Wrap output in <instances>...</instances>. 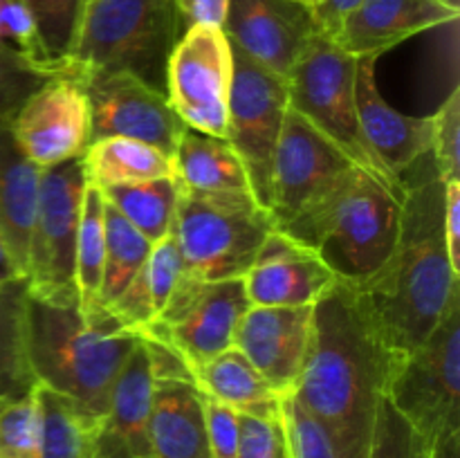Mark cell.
Listing matches in <instances>:
<instances>
[{"label":"cell","instance_id":"obj_1","mask_svg":"<svg viewBox=\"0 0 460 458\" xmlns=\"http://www.w3.org/2000/svg\"><path fill=\"white\" fill-rule=\"evenodd\" d=\"M418 160L402 175L400 233L386 263L362 286L350 287L368 326L395 355H407L434 332L460 295L443 233L445 182L434 160Z\"/></svg>","mask_w":460,"mask_h":458},{"label":"cell","instance_id":"obj_2","mask_svg":"<svg viewBox=\"0 0 460 458\" xmlns=\"http://www.w3.org/2000/svg\"><path fill=\"white\" fill-rule=\"evenodd\" d=\"M395 359L349 286L337 281L313 305L308 355L292 395L322 425L337 458L371 456L377 404Z\"/></svg>","mask_w":460,"mask_h":458},{"label":"cell","instance_id":"obj_3","mask_svg":"<svg viewBox=\"0 0 460 458\" xmlns=\"http://www.w3.org/2000/svg\"><path fill=\"white\" fill-rule=\"evenodd\" d=\"M27 359L36 384L70 398L102 420L112 386L139 335L108 308L85 313L76 304H48L27 295Z\"/></svg>","mask_w":460,"mask_h":458},{"label":"cell","instance_id":"obj_4","mask_svg":"<svg viewBox=\"0 0 460 458\" xmlns=\"http://www.w3.org/2000/svg\"><path fill=\"white\" fill-rule=\"evenodd\" d=\"M402 198L376 175L355 166L326 200L281 232L317 251L337 281L358 287L394 251Z\"/></svg>","mask_w":460,"mask_h":458},{"label":"cell","instance_id":"obj_5","mask_svg":"<svg viewBox=\"0 0 460 458\" xmlns=\"http://www.w3.org/2000/svg\"><path fill=\"white\" fill-rule=\"evenodd\" d=\"M180 22L178 0H88L67 63L79 70L128 72L164 92Z\"/></svg>","mask_w":460,"mask_h":458},{"label":"cell","instance_id":"obj_6","mask_svg":"<svg viewBox=\"0 0 460 458\" xmlns=\"http://www.w3.org/2000/svg\"><path fill=\"white\" fill-rule=\"evenodd\" d=\"M272 229V216L250 193H207L178 182L171 233L184 277L202 283L243 278Z\"/></svg>","mask_w":460,"mask_h":458},{"label":"cell","instance_id":"obj_7","mask_svg":"<svg viewBox=\"0 0 460 458\" xmlns=\"http://www.w3.org/2000/svg\"><path fill=\"white\" fill-rule=\"evenodd\" d=\"M355 72L358 58L344 52L331 36L314 31L286 79L288 103L358 169L404 196L402 182L377 160L364 139L355 101Z\"/></svg>","mask_w":460,"mask_h":458},{"label":"cell","instance_id":"obj_8","mask_svg":"<svg viewBox=\"0 0 460 458\" xmlns=\"http://www.w3.org/2000/svg\"><path fill=\"white\" fill-rule=\"evenodd\" d=\"M385 395L429 449L460 431V295L425 344L398 355Z\"/></svg>","mask_w":460,"mask_h":458},{"label":"cell","instance_id":"obj_9","mask_svg":"<svg viewBox=\"0 0 460 458\" xmlns=\"http://www.w3.org/2000/svg\"><path fill=\"white\" fill-rule=\"evenodd\" d=\"M88 184L81 157L43 169L39 207L27 245V295L48 304H76L75 250L81 198Z\"/></svg>","mask_w":460,"mask_h":458},{"label":"cell","instance_id":"obj_10","mask_svg":"<svg viewBox=\"0 0 460 458\" xmlns=\"http://www.w3.org/2000/svg\"><path fill=\"white\" fill-rule=\"evenodd\" d=\"M247 308L250 299L243 278L202 283L182 272L166 308L139 337L173 350L193 375L198 366L232 348L234 332Z\"/></svg>","mask_w":460,"mask_h":458},{"label":"cell","instance_id":"obj_11","mask_svg":"<svg viewBox=\"0 0 460 458\" xmlns=\"http://www.w3.org/2000/svg\"><path fill=\"white\" fill-rule=\"evenodd\" d=\"M234 49L223 27L189 25L166 63L164 94L187 128L227 139Z\"/></svg>","mask_w":460,"mask_h":458},{"label":"cell","instance_id":"obj_12","mask_svg":"<svg viewBox=\"0 0 460 458\" xmlns=\"http://www.w3.org/2000/svg\"><path fill=\"white\" fill-rule=\"evenodd\" d=\"M353 169L335 144L288 106L270 171L268 211L274 227H288L314 209Z\"/></svg>","mask_w":460,"mask_h":458},{"label":"cell","instance_id":"obj_13","mask_svg":"<svg viewBox=\"0 0 460 458\" xmlns=\"http://www.w3.org/2000/svg\"><path fill=\"white\" fill-rule=\"evenodd\" d=\"M227 142L241 157L252 193L263 209L270 202V171L288 112V81L234 48ZM270 214V211H268Z\"/></svg>","mask_w":460,"mask_h":458},{"label":"cell","instance_id":"obj_14","mask_svg":"<svg viewBox=\"0 0 460 458\" xmlns=\"http://www.w3.org/2000/svg\"><path fill=\"white\" fill-rule=\"evenodd\" d=\"M12 135L18 148L40 169L84 155L93 139V119L88 92L72 63L22 103Z\"/></svg>","mask_w":460,"mask_h":458},{"label":"cell","instance_id":"obj_15","mask_svg":"<svg viewBox=\"0 0 460 458\" xmlns=\"http://www.w3.org/2000/svg\"><path fill=\"white\" fill-rule=\"evenodd\" d=\"M79 75L90 101V142L102 137L142 139L173 157L187 126L169 106L164 92L128 72L79 70Z\"/></svg>","mask_w":460,"mask_h":458},{"label":"cell","instance_id":"obj_16","mask_svg":"<svg viewBox=\"0 0 460 458\" xmlns=\"http://www.w3.org/2000/svg\"><path fill=\"white\" fill-rule=\"evenodd\" d=\"M313 335V305H250L234 332V348L279 395L295 393Z\"/></svg>","mask_w":460,"mask_h":458},{"label":"cell","instance_id":"obj_17","mask_svg":"<svg viewBox=\"0 0 460 458\" xmlns=\"http://www.w3.org/2000/svg\"><path fill=\"white\" fill-rule=\"evenodd\" d=\"M335 283V274L317 251L277 227L261 242L243 277L250 305L272 308L314 305Z\"/></svg>","mask_w":460,"mask_h":458},{"label":"cell","instance_id":"obj_18","mask_svg":"<svg viewBox=\"0 0 460 458\" xmlns=\"http://www.w3.org/2000/svg\"><path fill=\"white\" fill-rule=\"evenodd\" d=\"M223 30L234 48L288 79L317 27L310 9L292 0H229Z\"/></svg>","mask_w":460,"mask_h":458},{"label":"cell","instance_id":"obj_19","mask_svg":"<svg viewBox=\"0 0 460 458\" xmlns=\"http://www.w3.org/2000/svg\"><path fill=\"white\" fill-rule=\"evenodd\" d=\"M376 57H359L355 72V101L364 139L377 160L402 182V175L431 155V115L413 117L395 110L377 88Z\"/></svg>","mask_w":460,"mask_h":458},{"label":"cell","instance_id":"obj_20","mask_svg":"<svg viewBox=\"0 0 460 458\" xmlns=\"http://www.w3.org/2000/svg\"><path fill=\"white\" fill-rule=\"evenodd\" d=\"M458 13L454 0H362L335 43L355 58H380L407 39L456 22Z\"/></svg>","mask_w":460,"mask_h":458},{"label":"cell","instance_id":"obj_21","mask_svg":"<svg viewBox=\"0 0 460 458\" xmlns=\"http://www.w3.org/2000/svg\"><path fill=\"white\" fill-rule=\"evenodd\" d=\"M153 371L148 353L139 337L126 359L108 409L97 425L93 458H151L148 447V413L153 398Z\"/></svg>","mask_w":460,"mask_h":458},{"label":"cell","instance_id":"obj_22","mask_svg":"<svg viewBox=\"0 0 460 458\" xmlns=\"http://www.w3.org/2000/svg\"><path fill=\"white\" fill-rule=\"evenodd\" d=\"M148 447L151 458H211L205 402L193 377H153Z\"/></svg>","mask_w":460,"mask_h":458},{"label":"cell","instance_id":"obj_23","mask_svg":"<svg viewBox=\"0 0 460 458\" xmlns=\"http://www.w3.org/2000/svg\"><path fill=\"white\" fill-rule=\"evenodd\" d=\"M40 175L43 169L18 148L12 130H3L0 133V233L22 274L27 265L31 225L39 207Z\"/></svg>","mask_w":460,"mask_h":458},{"label":"cell","instance_id":"obj_24","mask_svg":"<svg viewBox=\"0 0 460 458\" xmlns=\"http://www.w3.org/2000/svg\"><path fill=\"white\" fill-rule=\"evenodd\" d=\"M198 389L243 416L277 418L283 413L279 395L238 348H227L193 371Z\"/></svg>","mask_w":460,"mask_h":458},{"label":"cell","instance_id":"obj_25","mask_svg":"<svg viewBox=\"0 0 460 458\" xmlns=\"http://www.w3.org/2000/svg\"><path fill=\"white\" fill-rule=\"evenodd\" d=\"M171 160H173L175 180L182 187L207 193L254 196L241 157L225 137L184 128Z\"/></svg>","mask_w":460,"mask_h":458},{"label":"cell","instance_id":"obj_26","mask_svg":"<svg viewBox=\"0 0 460 458\" xmlns=\"http://www.w3.org/2000/svg\"><path fill=\"white\" fill-rule=\"evenodd\" d=\"M180 278H182V259L173 233H169L162 241L153 242L142 269L135 274L128 287L108 310L121 326L139 335L160 317Z\"/></svg>","mask_w":460,"mask_h":458},{"label":"cell","instance_id":"obj_27","mask_svg":"<svg viewBox=\"0 0 460 458\" xmlns=\"http://www.w3.org/2000/svg\"><path fill=\"white\" fill-rule=\"evenodd\" d=\"M85 180L99 189L173 178V160L153 144L130 137H102L81 155Z\"/></svg>","mask_w":460,"mask_h":458},{"label":"cell","instance_id":"obj_28","mask_svg":"<svg viewBox=\"0 0 460 458\" xmlns=\"http://www.w3.org/2000/svg\"><path fill=\"white\" fill-rule=\"evenodd\" d=\"M39 458H93L99 420L85 416L70 398L36 384Z\"/></svg>","mask_w":460,"mask_h":458},{"label":"cell","instance_id":"obj_29","mask_svg":"<svg viewBox=\"0 0 460 458\" xmlns=\"http://www.w3.org/2000/svg\"><path fill=\"white\" fill-rule=\"evenodd\" d=\"M103 256H106V202L94 184H85L81 198L75 250V286L79 308L85 313L103 310Z\"/></svg>","mask_w":460,"mask_h":458},{"label":"cell","instance_id":"obj_30","mask_svg":"<svg viewBox=\"0 0 460 458\" xmlns=\"http://www.w3.org/2000/svg\"><path fill=\"white\" fill-rule=\"evenodd\" d=\"M99 191L108 205L115 207L151 242L162 241L171 233L175 200H178L175 175L173 178L146 180V182L117 184V187H106Z\"/></svg>","mask_w":460,"mask_h":458},{"label":"cell","instance_id":"obj_31","mask_svg":"<svg viewBox=\"0 0 460 458\" xmlns=\"http://www.w3.org/2000/svg\"><path fill=\"white\" fill-rule=\"evenodd\" d=\"M27 283L0 287V398L36 384L27 359Z\"/></svg>","mask_w":460,"mask_h":458},{"label":"cell","instance_id":"obj_32","mask_svg":"<svg viewBox=\"0 0 460 458\" xmlns=\"http://www.w3.org/2000/svg\"><path fill=\"white\" fill-rule=\"evenodd\" d=\"M106 202V200H103ZM153 242L106 202V256H103L102 305L111 308L148 259Z\"/></svg>","mask_w":460,"mask_h":458},{"label":"cell","instance_id":"obj_33","mask_svg":"<svg viewBox=\"0 0 460 458\" xmlns=\"http://www.w3.org/2000/svg\"><path fill=\"white\" fill-rule=\"evenodd\" d=\"M39 39L40 58L49 67H67L88 0H22Z\"/></svg>","mask_w":460,"mask_h":458},{"label":"cell","instance_id":"obj_34","mask_svg":"<svg viewBox=\"0 0 460 458\" xmlns=\"http://www.w3.org/2000/svg\"><path fill=\"white\" fill-rule=\"evenodd\" d=\"M57 72L61 70L36 63L27 54L0 43V133L12 130L22 103Z\"/></svg>","mask_w":460,"mask_h":458},{"label":"cell","instance_id":"obj_35","mask_svg":"<svg viewBox=\"0 0 460 458\" xmlns=\"http://www.w3.org/2000/svg\"><path fill=\"white\" fill-rule=\"evenodd\" d=\"M0 458H39L36 384L0 398Z\"/></svg>","mask_w":460,"mask_h":458},{"label":"cell","instance_id":"obj_36","mask_svg":"<svg viewBox=\"0 0 460 458\" xmlns=\"http://www.w3.org/2000/svg\"><path fill=\"white\" fill-rule=\"evenodd\" d=\"M368 458H427L425 440L411 422L382 395L377 404L376 429H373L371 456Z\"/></svg>","mask_w":460,"mask_h":458},{"label":"cell","instance_id":"obj_37","mask_svg":"<svg viewBox=\"0 0 460 458\" xmlns=\"http://www.w3.org/2000/svg\"><path fill=\"white\" fill-rule=\"evenodd\" d=\"M431 160L443 182L460 180V88L431 115Z\"/></svg>","mask_w":460,"mask_h":458},{"label":"cell","instance_id":"obj_38","mask_svg":"<svg viewBox=\"0 0 460 458\" xmlns=\"http://www.w3.org/2000/svg\"><path fill=\"white\" fill-rule=\"evenodd\" d=\"M236 458H292L286 418H256L241 413Z\"/></svg>","mask_w":460,"mask_h":458},{"label":"cell","instance_id":"obj_39","mask_svg":"<svg viewBox=\"0 0 460 458\" xmlns=\"http://www.w3.org/2000/svg\"><path fill=\"white\" fill-rule=\"evenodd\" d=\"M283 418H286L292 458H337L326 431L292 393L283 398Z\"/></svg>","mask_w":460,"mask_h":458},{"label":"cell","instance_id":"obj_40","mask_svg":"<svg viewBox=\"0 0 460 458\" xmlns=\"http://www.w3.org/2000/svg\"><path fill=\"white\" fill-rule=\"evenodd\" d=\"M202 402H205V425L211 458H236L238 438H241V413L205 393H202Z\"/></svg>","mask_w":460,"mask_h":458},{"label":"cell","instance_id":"obj_41","mask_svg":"<svg viewBox=\"0 0 460 458\" xmlns=\"http://www.w3.org/2000/svg\"><path fill=\"white\" fill-rule=\"evenodd\" d=\"M359 4H362V0H314L313 7H310V16H313V22L319 34H326L335 40L340 30L344 27L346 18Z\"/></svg>","mask_w":460,"mask_h":458},{"label":"cell","instance_id":"obj_42","mask_svg":"<svg viewBox=\"0 0 460 458\" xmlns=\"http://www.w3.org/2000/svg\"><path fill=\"white\" fill-rule=\"evenodd\" d=\"M443 233L452 268L460 274V180L445 182Z\"/></svg>","mask_w":460,"mask_h":458},{"label":"cell","instance_id":"obj_43","mask_svg":"<svg viewBox=\"0 0 460 458\" xmlns=\"http://www.w3.org/2000/svg\"><path fill=\"white\" fill-rule=\"evenodd\" d=\"M180 21L189 25H225L229 12V0H178Z\"/></svg>","mask_w":460,"mask_h":458},{"label":"cell","instance_id":"obj_44","mask_svg":"<svg viewBox=\"0 0 460 458\" xmlns=\"http://www.w3.org/2000/svg\"><path fill=\"white\" fill-rule=\"evenodd\" d=\"M18 281H25V274H22V269L18 268L16 259L12 256L3 233H0V287L9 286V283H18Z\"/></svg>","mask_w":460,"mask_h":458},{"label":"cell","instance_id":"obj_45","mask_svg":"<svg viewBox=\"0 0 460 458\" xmlns=\"http://www.w3.org/2000/svg\"><path fill=\"white\" fill-rule=\"evenodd\" d=\"M427 458H460V431L443 436L427 449Z\"/></svg>","mask_w":460,"mask_h":458},{"label":"cell","instance_id":"obj_46","mask_svg":"<svg viewBox=\"0 0 460 458\" xmlns=\"http://www.w3.org/2000/svg\"><path fill=\"white\" fill-rule=\"evenodd\" d=\"M292 3H299V4H304V7H313V3H314V0H292Z\"/></svg>","mask_w":460,"mask_h":458}]
</instances>
